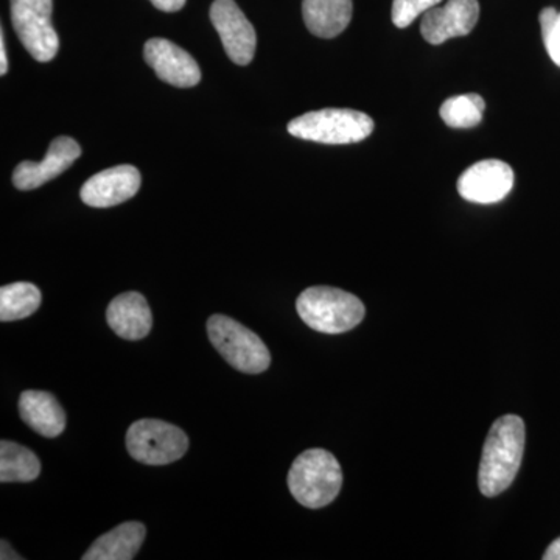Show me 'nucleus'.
<instances>
[{
    "instance_id": "f257e3e1",
    "label": "nucleus",
    "mask_w": 560,
    "mask_h": 560,
    "mask_svg": "<svg viewBox=\"0 0 560 560\" xmlns=\"http://www.w3.org/2000/svg\"><path fill=\"white\" fill-rule=\"evenodd\" d=\"M525 440V422L518 416H503L493 422L478 471L482 495L497 497L510 488L521 469Z\"/></svg>"
},
{
    "instance_id": "f03ea898",
    "label": "nucleus",
    "mask_w": 560,
    "mask_h": 560,
    "mask_svg": "<svg viewBox=\"0 0 560 560\" xmlns=\"http://www.w3.org/2000/svg\"><path fill=\"white\" fill-rule=\"evenodd\" d=\"M342 486V470L330 452L313 448L294 459L289 471V488L302 506L319 510L337 499Z\"/></svg>"
},
{
    "instance_id": "7ed1b4c3",
    "label": "nucleus",
    "mask_w": 560,
    "mask_h": 560,
    "mask_svg": "<svg viewBox=\"0 0 560 560\" xmlns=\"http://www.w3.org/2000/svg\"><path fill=\"white\" fill-rule=\"evenodd\" d=\"M296 311L313 330L331 335L352 330L366 313L359 298L334 287H312L302 291Z\"/></svg>"
},
{
    "instance_id": "20e7f679",
    "label": "nucleus",
    "mask_w": 560,
    "mask_h": 560,
    "mask_svg": "<svg viewBox=\"0 0 560 560\" xmlns=\"http://www.w3.org/2000/svg\"><path fill=\"white\" fill-rule=\"evenodd\" d=\"M374 120L353 109H319L302 114L289 124V132L298 139L327 145H346L370 138Z\"/></svg>"
},
{
    "instance_id": "39448f33",
    "label": "nucleus",
    "mask_w": 560,
    "mask_h": 560,
    "mask_svg": "<svg viewBox=\"0 0 560 560\" xmlns=\"http://www.w3.org/2000/svg\"><path fill=\"white\" fill-rule=\"evenodd\" d=\"M209 340L221 357L235 370L245 374H260L271 364L270 350L248 327L224 315H212L208 320Z\"/></svg>"
},
{
    "instance_id": "423d86ee",
    "label": "nucleus",
    "mask_w": 560,
    "mask_h": 560,
    "mask_svg": "<svg viewBox=\"0 0 560 560\" xmlns=\"http://www.w3.org/2000/svg\"><path fill=\"white\" fill-rule=\"evenodd\" d=\"M127 448L139 463L165 466L186 455L189 438L179 427L164 420L142 419L128 429Z\"/></svg>"
},
{
    "instance_id": "0eeeda50",
    "label": "nucleus",
    "mask_w": 560,
    "mask_h": 560,
    "mask_svg": "<svg viewBox=\"0 0 560 560\" xmlns=\"http://www.w3.org/2000/svg\"><path fill=\"white\" fill-rule=\"evenodd\" d=\"M54 0H10L11 22L22 46L39 62L57 57L60 39L51 24Z\"/></svg>"
},
{
    "instance_id": "6e6552de",
    "label": "nucleus",
    "mask_w": 560,
    "mask_h": 560,
    "mask_svg": "<svg viewBox=\"0 0 560 560\" xmlns=\"http://www.w3.org/2000/svg\"><path fill=\"white\" fill-rule=\"evenodd\" d=\"M210 21L219 32L228 57L235 65L248 66L256 54L257 35L237 3L234 0H215L210 7Z\"/></svg>"
},
{
    "instance_id": "1a4fd4ad",
    "label": "nucleus",
    "mask_w": 560,
    "mask_h": 560,
    "mask_svg": "<svg viewBox=\"0 0 560 560\" xmlns=\"http://www.w3.org/2000/svg\"><path fill=\"white\" fill-rule=\"evenodd\" d=\"M514 172L511 165L499 160L477 162L458 179V191L464 200L477 205H493L511 194Z\"/></svg>"
},
{
    "instance_id": "9d476101",
    "label": "nucleus",
    "mask_w": 560,
    "mask_h": 560,
    "mask_svg": "<svg viewBox=\"0 0 560 560\" xmlns=\"http://www.w3.org/2000/svg\"><path fill=\"white\" fill-rule=\"evenodd\" d=\"M480 20L478 0H448L423 14L420 32L427 43L440 46L451 38L467 36Z\"/></svg>"
},
{
    "instance_id": "9b49d317",
    "label": "nucleus",
    "mask_w": 560,
    "mask_h": 560,
    "mask_svg": "<svg viewBox=\"0 0 560 560\" xmlns=\"http://www.w3.org/2000/svg\"><path fill=\"white\" fill-rule=\"evenodd\" d=\"M143 58L156 75L172 86L194 88L200 83V66L190 54L180 49L172 40L164 38L147 40Z\"/></svg>"
},
{
    "instance_id": "f8f14e48",
    "label": "nucleus",
    "mask_w": 560,
    "mask_h": 560,
    "mask_svg": "<svg viewBox=\"0 0 560 560\" xmlns=\"http://www.w3.org/2000/svg\"><path fill=\"white\" fill-rule=\"evenodd\" d=\"M140 189V173L132 165H117L91 176L80 190L81 200L91 208H113L131 200Z\"/></svg>"
},
{
    "instance_id": "ddd939ff",
    "label": "nucleus",
    "mask_w": 560,
    "mask_h": 560,
    "mask_svg": "<svg viewBox=\"0 0 560 560\" xmlns=\"http://www.w3.org/2000/svg\"><path fill=\"white\" fill-rule=\"evenodd\" d=\"M81 156L79 143L72 138H57L50 143L46 158L40 162L24 161L14 168L13 184L20 190L38 189L43 184L68 171Z\"/></svg>"
},
{
    "instance_id": "4468645a",
    "label": "nucleus",
    "mask_w": 560,
    "mask_h": 560,
    "mask_svg": "<svg viewBox=\"0 0 560 560\" xmlns=\"http://www.w3.org/2000/svg\"><path fill=\"white\" fill-rule=\"evenodd\" d=\"M106 320L114 334L130 341L145 338L153 326L149 302L138 291L114 298L106 311Z\"/></svg>"
},
{
    "instance_id": "2eb2a0df",
    "label": "nucleus",
    "mask_w": 560,
    "mask_h": 560,
    "mask_svg": "<svg viewBox=\"0 0 560 560\" xmlns=\"http://www.w3.org/2000/svg\"><path fill=\"white\" fill-rule=\"evenodd\" d=\"M22 420L44 438L60 436L66 429V412L46 390H24L20 397Z\"/></svg>"
},
{
    "instance_id": "dca6fc26",
    "label": "nucleus",
    "mask_w": 560,
    "mask_h": 560,
    "mask_svg": "<svg viewBox=\"0 0 560 560\" xmlns=\"http://www.w3.org/2000/svg\"><path fill=\"white\" fill-rule=\"evenodd\" d=\"M352 11V0H302L305 25L318 38L330 39L345 32Z\"/></svg>"
},
{
    "instance_id": "f3484780",
    "label": "nucleus",
    "mask_w": 560,
    "mask_h": 560,
    "mask_svg": "<svg viewBox=\"0 0 560 560\" xmlns=\"http://www.w3.org/2000/svg\"><path fill=\"white\" fill-rule=\"evenodd\" d=\"M147 528L139 522H127L103 534L92 544L83 560H132L138 555Z\"/></svg>"
},
{
    "instance_id": "a211bd4d",
    "label": "nucleus",
    "mask_w": 560,
    "mask_h": 560,
    "mask_svg": "<svg viewBox=\"0 0 560 560\" xmlns=\"http://www.w3.org/2000/svg\"><path fill=\"white\" fill-rule=\"evenodd\" d=\"M40 474L38 456L16 442L2 441L0 444V481L31 482Z\"/></svg>"
},
{
    "instance_id": "6ab92c4d",
    "label": "nucleus",
    "mask_w": 560,
    "mask_h": 560,
    "mask_svg": "<svg viewBox=\"0 0 560 560\" xmlns=\"http://www.w3.org/2000/svg\"><path fill=\"white\" fill-rule=\"evenodd\" d=\"M43 294L31 282H16L0 289V320H20L28 318L38 311Z\"/></svg>"
},
{
    "instance_id": "aec40b11",
    "label": "nucleus",
    "mask_w": 560,
    "mask_h": 560,
    "mask_svg": "<svg viewBox=\"0 0 560 560\" xmlns=\"http://www.w3.org/2000/svg\"><path fill=\"white\" fill-rule=\"evenodd\" d=\"M485 98L478 94L456 95L442 103L441 119L451 128H474L481 124Z\"/></svg>"
},
{
    "instance_id": "412c9836",
    "label": "nucleus",
    "mask_w": 560,
    "mask_h": 560,
    "mask_svg": "<svg viewBox=\"0 0 560 560\" xmlns=\"http://www.w3.org/2000/svg\"><path fill=\"white\" fill-rule=\"evenodd\" d=\"M442 0H393L390 20L397 28L410 27L427 11L440 5Z\"/></svg>"
},
{
    "instance_id": "4be33fe9",
    "label": "nucleus",
    "mask_w": 560,
    "mask_h": 560,
    "mask_svg": "<svg viewBox=\"0 0 560 560\" xmlns=\"http://www.w3.org/2000/svg\"><path fill=\"white\" fill-rule=\"evenodd\" d=\"M541 38L552 62L560 68V11L548 7L540 11Z\"/></svg>"
},
{
    "instance_id": "5701e85b",
    "label": "nucleus",
    "mask_w": 560,
    "mask_h": 560,
    "mask_svg": "<svg viewBox=\"0 0 560 560\" xmlns=\"http://www.w3.org/2000/svg\"><path fill=\"white\" fill-rule=\"evenodd\" d=\"M150 2L165 13H176L186 5V0H150Z\"/></svg>"
},
{
    "instance_id": "b1692460",
    "label": "nucleus",
    "mask_w": 560,
    "mask_h": 560,
    "mask_svg": "<svg viewBox=\"0 0 560 560\" xmlns=\"http://www.w3.org/2000/svg\"><path fill=\"white\" fill-rule=\"evenodd\" d=\"M9 72V58H7L5 35L0 32V73L5 75Z\"/></svg>"
},
{
    "instance_id": "393cba45",
    "label": "nucleus",
    "mask_w": 560,
    "mask_h": 560,
    "mask_svg": "<svg viewBox=\"0 0 560 560\" xmlns=\"http://www.w3.org/2000/svg\"><path fill=\"white\" fill-rule=\"evenodd\" d=\"M545 560H560V537L558 540L552 541L548 547L547 552L544 555Z\"/></svg>"
},
{
    "instance_id": "a878e982",
    "label": "nucleus",
    "mask_w": 560,
    "mask_h": 560,
    "mask_svg": "<svg viewBox=\"0 0 560 560\" xmlns=\"http://www.w3.org/2000/svg\"><path fill=\"white\" fill-rule=\"evenodd\" d=\"M0 559L2 560H18L22 559L20 555H18L16 551L11 550L10 544L7 540H2V556H0Z\"/></svg>"
}]
</instances>
